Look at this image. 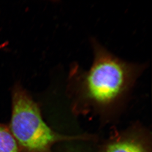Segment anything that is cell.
<instances>
[{
    "label": "cell",
    "instance_id": "obj_4",
    "mask_svg": "<svg viewBox=\"0 0 152 152\" xmlns=\"http://www.w3.org/2000/svg\"><path fill=\"white\" fill-rule=\"evenodd\" d=\"M0 152H21L9 126L0 123Z\"/></svg>",
    "mask_w": 152,
    "mask_h": 152
},
{
    "label": "cell",
    "instance_id": "obj_2",
    "mask_svg": "<svg viewBox=\"0 0 152 152\" xmlns=\"http://www.w3.org/2000/svg\"><path fill=\"white\" fill-rule=\"evenodd\" d=\"M12 102L9 127L21 152H53V146L59 142L93 138L64 135L53 131L43 120L38 103L19 83L12 90Z\"/></svg>",
    "mask_w": 152,
    "mask_h": 152
},
{
    "label": "cell",
    "instance_id": "obj_3",
    "mask_svg": "<svg viewBox=\"0 0 152 152\" xmlns=\"http://www.w3.org/2000/svg\"><path fill=\"white\" fill-rule=\"evenodd\" d=\"M103 152H150L148 144L139 136L123 134L106 144Z\"/></svg>",
    "mask_w": 152,
    "mask_h": 152
},
{
    "label": "cell",
    "instance_id": "obj_1",
    "mask_svg": "<svg viewBox=\"0 0 152 152\" xmlns=\"http://www.w3.org/2000/svg\"><path fill=\"white\" fill-rule=\"evenodd\" d=\"M91 66L84 70L73 65L66 89L76 106L109 111L126 100L146 66L121 59L95 39H91Z\"/></svg>",
    "mask_w": 152,
    "mask_h": 152
}]
</instances>
